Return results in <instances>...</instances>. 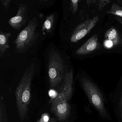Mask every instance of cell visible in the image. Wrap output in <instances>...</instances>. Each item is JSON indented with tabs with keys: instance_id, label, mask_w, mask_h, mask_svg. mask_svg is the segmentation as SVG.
<instances>
[{
	"instance_id": "cell-21",
	"label": "cell",
	"mask_w": 122,
	"mask_h": 122,
	"mask_svg": "<svg viewBox=\"0 0 122 122\" xmlns=\"http://www.w3.org/2000/svg\"><path fill=\"white\" fill-rule=\"evenodd\" d=\"M48 122H56V121L54 118H52Z\"/></svg>"
},
{
	"instance_id": "cell-20",
	"label": "cell",
	"mask_w": 122,
	"mask_h": 122,
	"mask_svg": "<svg viewBox=\"0 0 122 122\" xmlns=\"http://www.w3.org/2000/svg\"><path fill=\"white\" fill-rule=\"evenodd\" d=\"M116 19L120 24H122V18L117 16V17L116 18Z\"/></svg>"
},
{
	"instance_id": "cell-3",
	"label": "cell",
	"mask_w": 122,
	"mask_h": 122,
	"mask_svg": "<svg viewBox=\"0 0 122 122\" xmlns=\"http://www.w3.org/2000/svg\"><path fill=\"white\" fill-rule=\"evenodd\" d=\"M48 70L50 88L54 90L58 87H61L69 71L68 69H66L62 56L56 50H52L49 53Z\"/></svg>"
},
{
	"instance_id": "cell-19",
	"label": "cell",
	"mask_w": 122,
	"mask_h": 122,
	"mask_svg": "<svg viewBox=\"0 0 122 122\" xmlns=\"http://www.w3.org/2000/svg\"><path fill=\"white\" fill-rule=\"evenodd\" d=\"M97 0H86V3L88 6L94 5L97 2Z\"/></svg>"
},
{
	"instance_id": "cell-7",
	"label": "cell",
	"mask_w": 122,
	"mask_h": 122,
	"mask_svg": "<svg viewBox=\"0 0 122 122\" xmlns=\"http://www.w3.org/2000/svg\"><path fill=\"white\" fill-rule=\"evenodd\" d=\"M74 71L72 69L68 71L64 78L62 85L59 88L57 95L63 97L65 100L69 101L73 94Z\"/></svg>"
},
{
	"instance_id": "cell-22",
	"label": "cell",
	"mask_w": 122,
	"mask_h": 122,
	"mask_svg": "<svg viewBox=\"0 0 122 122\" xmlns=\"http://www.w3.org/2000/svg\"><path fill=\"white\" fill-rule=\"evenodd\" d=\"M39 0L42 1H46L48 0Z\"/></svg>"
},
{
	"instance_id": "cell-10",
	"label": "cell",
	"mask_w": 122,
	"mask_h": 122,
	"mask_svg": "<svg viewBox=\"0 0 122 122\" xmlns=\"http://www.w3.org/2000/svg\"><path fill=\"white\" fill-rule=\"evenodd\" d=\"M104 36L106 39L105 44V46L108 48L115 46L119 43V35L117 30L114 27H112L107 30Z\"/></svg>"
},
{
	"instance_id": "cell-6",
	"label": "cell",
	"mask_w": 122,
	"mask_h": 122,
	"mask_svg": "<svg viewBox=\"0 0 122 122\" xmlns=\"http://www.w3.org/2000/svg\"><path fill=\"white\" fill-rule=\"evenodd\" d=\"M28 9L26 5L20 4L17 14L8 20L9 24L14 29L19 30L28 21Z\"/></svg>"
},
{
	"instance_id": "cell-5",
	"label": "cell",
	"mask_w": 122,
	"mask_h": 122,
	"mask_svg": "<svg viewBox=\"0 0 122 122\" xmlns=\"http://www.w3.org/2000/svg\"><path fill=\"white\" fill-rule=\"evenodd\" d=\"M99 16L96 15L78 25L71 37V42L75 43L83 38L95 26L99 20Z\"/></svg>"
},
{
	"instance_id": "cell-17",
	"label": "cell",
	"mask_w": 122,
	"mask_h": 122,
	"mask_svg": "<svg viewBox=\"0 0 122 122\" xmlns=\"http://www.w3.org/2000/svg\"><path fill=\"white\" fill-rule=\"evenodd\" d=\"M50 115L48 113H44L42 115L41 119L37 122H48L50 120Z\"/></svg>"
},
{
	"instance_id": "cell-2",
	"label": "cell",
	"mask_w": 122,
	"mask_h": 122,
	"mask_svg": "<svg viewBox=\"0 0 122 122\" xmlns=\"http://www.w3.org/2000/svg\"><path fill=\"white\" fill-rule=\"evenodd\" d=\"M81 84L90 103L101 119L104 121L111 120V115L107 107V103L97 86L86 77L81 79Z\"/></svg>"
},
{
	"instance_id": "cell-18",
	"label": "cell",
	"mask_w": 122,
	"mask_h": 122,
	"mask_svg": "<svg viewBox=\"0 0 122 122\" xmlns=\"http://www.w3.org/2000/svg\"><path fill=\"white\" fill-rule=\"evenodd\" d=\"M11 0H0L1 3L5 9H7L9 6Z\"/></svg>"
},
{
	"instance_id": "cell-13",
	"label": "cell",
	"mask_w": 122,
	"mask_h": 122,
	"mask_svg": "<svg viewBox=\"0 0 122 122\" xmlns=\"http://www.w3.org/2000/svg\"><path fill=\"white\" fill-rule=\"evenodd\" d=\"M55 21V16L53 14H51L47 16L42 26V32L46 31L47 33H49L51 31Z\"/></svg>"
},
{
	"instance_id": "cell-12",
	"label": "cell",
	"mask_w": 122,
	"mask_h": 122,
	"mask_svg": "<svg viewBox=\"0 0 122 122\" xmlns=\"http://www.w3.org/2000/svg\"><path fill=\"white\" fill-rule=\"evenodd\" d=\"M112 107L117 122H122V90L119 97L112 102Z\"/></svg>"
},
{
	"instance_id": "cell-23",
	"label": "cell",
	"mask_w": 122,
	"mask_h": 122,
	"mask_svg": "<svg viewBox=\"0 0 122 122\" xmlns=\"http://www.w3.org/2000/svg\"><path fill=\"white\" fill-rule=\"evenodd\" d=\"M119 0L120 1H121V2H122V0Z\"/></svg>"
},
{
	"instance_id": "cell-11",
	"label": "cell",
	"mask_w": 122,
	"mask_h": 122,
	"mask_svg": "<svg viewBox=\"0 0 122 122\" xmlns=\"http://www.w3.org/2000/svg\"><path fill=\"white\" fill-rule=\"evenodd\" d=\"M11 33L0 32V56L2 57L9 48V38L11 36Z\"/></svg>"
},
{
	"instance_id": "cell-8",
	"label": "cell",
	"mask_w": 122,
	"mask_h": 122,
	"mask_svg": "<svg viewBox=\"0 0 122 122\" xmlns=\"http://www.w3.org/2000/svg\"><path fill=\"white\" fill-rule=\"evenodd\" d=\"M71 107L68 101H64L51 105V111L60 121L66 120L70 115Z\"/></svg>"
},
{
	"instance_id": "cell-9",
	"label": "cell",
	"mask_w": 122,
	"mask_h": 122,
	"mask_svg": "<svg viewBox=\"0 0 122 122\" xmlns=\"http://www.w3.org/2000/svg\"><path fill=\"white\" fill-rule=\"evenodd\" d=\"M100 47L98 36L94 35L82 45L76 52L78 55H84L94 51Z\"/></svg>"
},
{
	"instance_id": "cell-1",
	"label": "cell",
	"mask_w": 122,
	"mask_h": 122,
	"mask_svg": "<svg viewBox=\"0 0 122 122\" xmlns=\"http://www.w3.org/2000/svg\"><path fill=\"white\" fill-rule=\"evenodd\" d=\"M35 70V64L33 62L25 70L15 91L17 109L21 119H24L27 115L31 101V86Z\"/></svg>"
},
{
	"instance_id": "cell-4",
	"label": "cell",
	"mask_w": 122,
	"mask_h": 122,
	"mask_svg": "<svg viewBox=\"0 0 122 122\" xmlns=\"http://www.w3.org/2000/svg\"><path fill=\"white\" fill-rule=\"evenodd\" d=\"M38 21L36 18L29 20L28 25L18 34L14 41L16 51L18 53L25 52L32 46L36 38Z\"/></svg>"
},
{
	"instance_id": "cell-14",
	"label": "cell",
	"mask_w": 122,
	"mask_h": 122,
	"mask_svg": "<svg viewBox=\"0 0 122 122\" xmlns=\"http://www.w3.org/2000/svg\"><path fill=\"white\" fill-rule=\"evenodd\" d=\"M106 13L122 18V5L115 3L113 4L110 9L107 11Z\"/></svg>"
},
{
	"instance_id": "cell-15",
	"label": "cell",
	"mask_w": 122,
	"mask_h": 122,
	"mask_svg": "<svg viewBox=\"0 0 122 122\" xmlns=\"http://www.w3.org/2000/svg\"><path fill=\"white\" fill-rule=\"evenodd\" d=\"M79 2V0H71L70 9L73 14L76 13L77 11Z\"/></svg>"
},
{
	"instance_id": "cell-16",
	"label": "cell",
	"mask_w": 122,
	"mask_h": 122,
	"mask_svg": "<svg viewBox=\"0 0 122 122\" xmlns=\"http://www.w3.org/2000/svg\"><path fill=\"white\" fill-rule=\"evenodd\" d=\"M98 9L102 10L111 2V0H98Z\"/></svg>"
},
{
	"instance_id": "cell-24",
	"label": "cell",
	"mask_w": 122,
	"mask_h": 122,
	"mask_svg": "<svg viewBox=\"0 0 122 122\" xmlns=\"http://www.w3.org/2000/svg\"><path fill=\"white\" fill-rule=\"evenodd\" d=\"M81 0H79V2H80V1H81Z\"/></svg>"
}]
</instances>
